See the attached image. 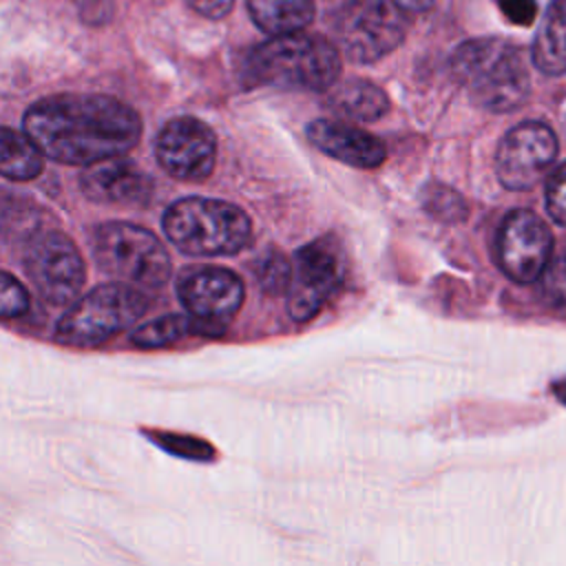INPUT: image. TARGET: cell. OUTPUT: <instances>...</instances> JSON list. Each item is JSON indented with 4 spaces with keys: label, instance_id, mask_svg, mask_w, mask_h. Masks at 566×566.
<instances>
[{
    "label": "cell",
    "instance_id": "obj_3",
    "mask_svg": "<svg viewBox=\"0 0 566 566\" xmlns=\"http://www.w3.org/2000/svg\"><path fill=\"white\" fill-rule=\"evenodd\" d=\"M453 75L486 111L509 113L528 97V71L517 46L502 40H469L451 57Z\"/></svg>",
    "mask_w": 566,
    "mask_h": 566
},
{
    "label": "cell",
    "instance_id": "obj_5",
    "mask_svg": "<svg viewBox=\"0 0 566 566\" xmlns=\"http://www.w3.org/2000/svg\"><path fill=\"white\" fill-rule=\"evenodd\" d=\"M93 259L102 272L135 287L157 290L170 279V256L146 228L128 221H106L93 230Z\"/></svg>",
    "mask_w": 566,
    "mask_h": 566
},
{
    "label": "cell",
    "instance_id": "obj_25",
    "mask_svg": "<svg viewBox=\"0 0 566 566\" xmlns=\"http://www.w3.org/2000/svg\"><path fill=\"white\" fill-rule=\"evenodd\" d=\"M546 210L553 221L566 226V164H562L546 181Z\"/></svg>",
    "mask_w": 566,
    "mask_h": 566
},
{
    "label": "cell",
    "instance_id": "obj_6",
    "mask_svg": "<svg viewBox=\"0 0 566 566\" xmlns=\"http://www.w3.org/2000/svg\"><path fill=\"white\" fill-rule=\"evenodd\" d=\"M148 310L146 294L128 283H104L75 301L55 327V338L73 347H95L137 323Z\"/></svg>",
    "mask_w": 566,
    "mask_h": 566
},
{
    "label": "cell",
    "instance_id": "obj_2",
    "mask_svg": "<svg viewBox=\"0 0 566 566\" xmlns=\"http://www.w3.org/2000/svg\"><path fill=\"white\" fill-rule=\"evenodd\" d=\"M245 75L256 84L325 91L340 75V51L321 35H272L250 51Z\"/></svg>",
    "mask_w": 566,
    "mask_h": 566
},
{
    "label": "cell",
    "instance_id": "obj_12",
    "mask_svg": "<svg viewBox=\"0 0 566 566\" xmlns=\"http://www.w3.org/2000/svg\"><path fill=\"white\" fill-rule=\"evenodd\" d=\"M155 155L168 175L184 181H203L214 168L217 137L201 119L175 117L159 130Z\"/></svg>",
    "mask_w": 566,
    "mask_h": 566
},
{
    "label": "cell",
    "instance_id": "obj_13",
    "mask_svg": "<svg viewBox=\"0 0 566 566\" xmlns=\"http://www.w3.org/2000/svg\"><path fill=\"white\" fill-rule=\"evenodd\" d=\"M177 294L190 316L223 332L239 312L245 287L232 270L210 265L186 272L177 285Z\"/></svg>",
    "mask_w": 566,
    "mask_h": 566
},
{
    "label": "cell",
    "instance_id": "obj_26",
    "mask_svg": "<svg viewBox=\"0 0 566 566\" xmlns=\"http://www.w3.org/2000/svg\"><path fill=\"white\" fill-rule=\"evenodd\" d=\"M502 13L515 24H531L537 18L535 0H497Z\"/></svg>",
    "mask_w": 566,
    "mask_h": 566
},
{
    "label": "cell",
    "instance_id": "obj_14",
    "mask_svg": "<svg viewBox=\"0 0 566 566\" xmlns=\"http://www.w3.org/2000/svg\"><path fill=\"white\" fill-rule=\"evenodd\" d=\"M108 157L88 164L80 175L82 192L97 203L146 206L153 195V181L130 159Z\"/></svg>",
    "mask_w": 566,
    "mask_h": 566
},
{
    "label": "cell",
    "instance_id": "obj_16",
    "mask_svg": "<svg viewBox=\"0 0 566 566\" xmlns=\"http://www.w3.org/2000/svg\"><path fill=\"white\" fill-rule=\"evenodd\" d=\"M533 62L546 75L566 71V0H553L533 40Z\"/></svg>",
    "mask_w": 566,
    "mask_h": 566
},
{
    "label": "cell",
    "instance_id": "obj_24",
    "mask_svg": "<svg viewBox=\"0 0 566 566\" xmlns=\"http://www.w3.org/2000/svg\"><path fill=\"white\" fill-rule=\"evenodd\" d=\"M27 310H29L27 287L9 272H0V318H15V316H22Z\"/></svg>",
    "mask_w": 566,
    "mask_h": 566
},
{
    "label": "cell",
    "instance_id": "obj_22",
    "mask_svg": "<svg viewBox=\"0 0 566 566\" xmlns=\"http://www.w3.org/2000/svg\"><path fill=\"white\" fill-rule=\"evenodd\" d=\"M539 296L553 307H566V256L548 259L539 276Z\"/></svg>",
    "mask_w": 566,
    "mask_h": 566
},
{
    "label": "cell",
    "instance_id": "obj_23",
    "mask_svg": "<svg viewBox=\"0 0 566 566\" xmlns=\"http://www.w3.org/2000/svg\"><path fill=\"white\" fill-rule=\"evenodd\" d=\"M290 276H292V263L283 254H279V252H270L256 265L259 285L268 294L285 292L287 283H290Z\"/></svg>",
    "mask_w": 566,
    "mask_h": 566
},
{
    "label": "cell",
    "instance_id": "obj_28",
    "mask_svg": "<svg viewBox=\"0 0 566 566\" xmlns=\"http://www.w3.org/2000/svg\"><path fill=\"white\" fill-rule=\"evenodd\" d=\"M400 11H409V13H424L429 11L438 0H391Z\"/></svg>",
    "mask_w": 566,
    "mask_h": 566
},
{
    "label": "cell",
    "instance_id": "obj_15",
    "mask_svg": "<svg viewBox=\"0 0 566 566\" xmlns=\"http://www.w3.org/2000/svg\"><path fill=\"white\" fill-rule=\"evenodd\" d=\"M307 137L318 150L354 168H376L387 155L385 144L378 137L332 119L312 122L307 126Z\"/></svg>",
    "mask_w": 566,
    "mask_h": 566
},
{
    "label": "cell",
    "instance_id": "obj_27",
    "mask_svg": "<svg viewBox=\"0 0 566 566\" xmlns=\"http://www.w3.org/2000/svg\"><path fill=\"white\" fill-rule=\"evenodd\" d=\"M188 4L199 15L210 18V20H219V18L230 13V9L234 7V0H188Z\"/></svg>",
    "mask_w": 566,
    "mask_h": 566
},
{
    "label": "cell",
    "instance_id": "obj_21",
    "mask_svg": "<svg viewBox=\"0 0 566 566\" xmlns=\"http://www.w3.org/2000/svg\"><path fill=\"white\" fill-rule=\"evenodd\" d=\"M422 201H424V208L429 210V214H433L436 219L460 221V219L467 217L464 199L455 190H451L442 184L427 186V190L422 195Z\"/></svg>",
    "mask_w": 566,
    "mask_h": 566
},
{
    "label": "cell",
    "instance_id": "obj_1",
    "mask_svg": "<svg viewBox=\"0 0 566 566\" xmlns=\"http://www.w3.org/2000/svg\"><path fill=\"white\" fill-rule=\"evenodd\" d=\"M24 133L44 157L88 166L135 148L142 119L135 108L111 95L62 93L29 106Z\"/></svg>",
    "mask_w": 566,
    "mask_h": 566
},
{
    "label": "cell",
    "instance_id": "obj_10",
    "mask_svg": "<svg viewBox=\"0 0 566 566\" xmlns=\"http://www.w3.org/2000/svg\"><path fill=\"white\" fill-rule=\"evenodd\" d=\"M557 137L542 122H522L500 142L495 153V172L504 188H533L557 157Z\"/></svg>",
    "mask_w": 566,
    "mask_h": 566
},
{
    "label": "cell",
    "instance_id": "obj_17",
    "mask_svg": "<svg viewBox=\"0 0 566 566\" xmlns=\"http://www.w3.org/2000/svg\"><path fill=\"white\" fill-rule=\"evenodd\" d=\"M254 24L270 35L303 31L314 20L312 0H248Z\"/></svg>",
    "mask_w": 566,
    "mask_h": 566
},
{
    "label": "cell",
    "instance_id": "obj_20",
    "mask_svg": "<svg viewBox=\"0 0 566 566\" xmlns=\"http://www.w3.org/2000/svg\"><path fill=\"white\" fill-rule=\"evenodd\" d=\"M188 334H199V336H219L221 329L195 318V316H181V314H166L161 318H155L150 323L139 325L130 334V343L135 347L153 349V347H166L170 343H177L179 338Z\"/></svg>",
    "mask_w": 566,
    "mask_h": 566
},
{
    "label": "cell",
    "instance_id": "obj_8",
    "mask_svg": "<svg viewBox=\"0 0 566 566\" xmlns=\"http://www.w3.org/2000/svg\"><path fill=\"white\" fill-rule=\"evenodd\" d=\"M24 270L42 301L66 305L80 294L86 268L75 243L60 230L35 232L24 250Z\"/></svg>",
    "mask_w": 566,
    "mask_h": 566
},
{
    "label": "cell",
    "instance_id": "obj_11",
    "mask_svg": "<svg viewBox=\"0 0 566 566\" xmlns=\"http://www.w3.org/2000/svg\"><path fill=\"white\" fill-rule=\"evenodd\" d=\"M553 252L551 228L531 210H513L504 217L495 237L500 270L515 283H533Z\"/></svg>",
    "mask_w": 566,
    "mask_h": 566
},
{
    "label": "cell",
    "instance_id": "obj_4",
    "mask_svg": "<svg viewBox=\"0 0 566 566\" xmlns=\"http://www.w3.org/2000/svg\"><path fill=\"white\" fill-rule=\"evenodd\" d=\"M164 232L192 256H226L252 239L250 217L234 203L208 197H184L164 212Z\"/></svg>",
    "mask_w": 566,
    "mask_h": 566
},
{
    "label": "cell",
    "instance_id": "obj_19",
    "mask_svg": "<svg viewBox=\"0 0 566 566\" xmlns=\"http://www.w3.org/2000/svg\"><path fill=\"white\" fill-rule=\"evenodd\" d=\"M44 168V155L27 133L0 126V175L13 181L35 179Z\"/></svg>",
    "mask_w": 566,
    "mask_h": 566
},
{
    "label": "cell",
    "instance_id": "obj_9",
    "mask_svg": "<svg viewBox=\"0 0 566 566\" xmlns=\"http://www.w3.org/2000/svg\"><path fill=\"white\" fill-rule=\"evenodd\" d=\"M345 261L334 237H321L303 245L292 265L287 283V314L303 323L314 318L329 296L340 287Z\"/></svg>",
    "mask_w": 566,
    "mask_h": 566
},
{
    "label": "cell",
    "instance_id": "obj_7",
    "mask_svg": "<svg viewBox=\"0 0 566 566\" xmlns=\"http://www.w3.org/2000/svg\"><path fill=\"white\" fill-rule=\"evenodd\" d=\"M338 49L352 62H376L405 40V18L385 0H352L336 13Z\"/></svg>",
    "mask_w": 566,
    "mask_h": 566
},
{
    "label": "cell",
    "instance_id": "obj_18",
    "mask_svg": "<svg viewBox=\"0 0 566 566\" xmlns=\"http://www.w3.org/2000/svg\"><path fill=\"white\" fill-rule=\"evenodd\" d=\"M329 102L334 111L358 122L380 119L389 111L387 93L367 80H349L338 84Z\"/></svg>",
    "mask_w": 566,
    "mask_h": 566
}]
</instances>
